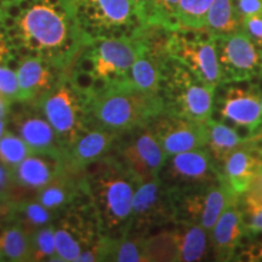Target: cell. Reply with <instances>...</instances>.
I'll return each mask as SVG.
<instances>
[{"label": "cell", "mask_w": 262, "mask_h": 262, "mask_svg": "<svg viewBox=\"0 0 262 262\" xmlns=\"http://www.w3.org/2000/svg\"><path fill=\"white\" fill-rule=\"evenodd\" d=\"M54 227L58 262H78L85 249L102 235L90 198L61 212Z\"/></svg>", "instance_id": "9"}, {"label": "cell", "mask_w": 262, "mask_h": 262, "mask_svg": "<svg viewBox=\"0 0 262 262\" xmlns=\"http://www.w3.org/2000/svg\"><path fill=\"white\" fill-rule=\"evenodd\" d=\"M149 126L159 140L168 158L186 150L208 146V123L193 122L185 118L163 113L153 119Z\"/></svg>", "instance_id": "15"}, {"label": "cell", "mask_w": 262, "mask_h": 262, "mask_svg": "<svg viewBox=\"0 0 262 262\" xmlns=\"http://www.w3.org/2000/svg\"><path fill=\"white\" fill-rule=\"evenodd\" d=\"M67 169L63 158L32 153L12 169L16 185L34 196Z\"/></svg>", "instance_id": "22"}, {"label": "cell", "mask_w": 262, "mask_h": 262, "mask_svg": "<svg viewBox=\"0 0 262 262\" xmlns=\"http://www.w3.org/2000/svg\"><path fill=\"white\" fill-rule=\"evenodd\" d=\"M216 88L203 84L169 56L164 64L160 96L165 113L199 123H209L215 110Z\"/></svg>", "instance_id": "6"}, {"label": "cell", "mask_w": 262, "mask_h": 262, "mask_svg": "<svg viewBox=\"0 0 262 262\" xmlns=\"http://www.w3.org/2000/svg\"><path fill=\"white\" fill-rule=\"evenodd\" d=\"M56 219L55 212L45 208L34 196H28L15 202L11 221L17 222L31 234L35 229L54 224Z\"/></svg>", "instance_id": "28"}, {"label": "cell", "mask_w": 262, "mask_h": 262, "mask_svg": "<svg viewBox=\"0 0 262 262\" xmlns=\"http://www.w3.org/2000/svg\"><path fill=\"white\" fill-rule=\"evenodd\" d=\"M165 113L163 98L122 84L103 90L90 101V118L94 126L122 134L145 125Z\"/></svg>", "instance_id": "4"}, {"label": "cell", "mask_w": 262, "mask_h": 262, "mask_svg": "<svg viewBox=\"0 0 262 262\" xmlns=\"http://www.w3.org/2000/svg\"><path fill=\"white\" fill-rule=\"evenodd\" d=\"M12 106L9 124L14 133L27 143L35 155L57 157L64 159V148L55 133L54 127L42 116L40 111L32 103H17Z\"/></svg>", "instance_id": "13"}, {"label": "cell", "mask_w": 262, "mask_h": 262, "mask_svg": "<svg viewBox=\"0 0 262 262\" xmlns=\"http://www.w3.org/2000/svg\"><path fill=\"white\" fill-rule=\"evenodd\" d=\"M162 172L164 181L178 187H205L221 179L217 164L204 147L171 156Z\"/></svg>", "instance_id": "14"}, {"label": "cell", "mask_w": 262, "mask_h": 262, "mask_svg": "<svg viewBox=\"0 0 262 262\" xmlns=\"http://www.w3.org/2000/svg\"><path fill=\"white\" fill-rule=\"evenodd\" d=\"M209 127V150L216 163H224L231 152L249 142L247 136H242L237 129L225 123L210 120Z\"/></svg>", "instance_id": "27"}, {"label": "cell", "mask_w": 262, "mask_h": 262, "mask_svg": "<svg viewBox=\"0 0 262 262\" xmlns=\"http://www.w3.org/2000/svg\"><path fill=\"white\" fill-rule=\"evenodd\" d=\"M119 134L100 126L90 127L66 150L64 163L68 170L84 171L88 166L106 157L113 149Z\"/></svg>", "instance_id": "21"}, {"label": "cell", "mask_w": 262, "mask_h": 262, "mask_svg": "<svg viewBox=\"0 0 262 262\" xmlns=\"http://www.w3.org/2000/svg\"><path fill=\"white\" fill-rule=\"evenodd\" d=\"M33 196L16 185L12 170L0 162V199L17 202L24 198Z\"/></svg>", "instance_id": "35"}, {"label": "cell", "mask_w": 262, "mask_h": 262, "mask_svg": "<svg viewBox=\"0 0 262 262\" xmlns=\"http://www.w3.org/2000/svg\"><path fill=\"white\" fill-rule=\"evenodd\" d=\"M15 202L0 199V226L10 222L12 219V211H14Z\"/></svg>", "instance_id": "42"}, {"label": "cell", "mask_w": 262, "mask_h": 262, "mask_svg": "<svg viewBox=\"0 0 262 262\" xmlns=\"http://www.w3.org/2000/svg\"><path fill=\"white\" fill-rule=\"evenodd\" d=\"M66 71L39 57H21L16 62V77L19 86V102H33L50 91Z\"/></svg>", "instance_id": "17"}, {"label": "cell", "mask_w": 262, "mask_h": 262, "mask_svg": "<svg viewBox=\"0 0 262 262\" xmlns=\"http://www.w3.org/2000/svg\"><path fill=\"white\" fill-rule=\"evenodd\" d=\"M168 55L178 61L203 84L219 88L222 72L219 63L216 39L205 29H175L170 32Z\"/></svg>", "instance_id": "8"}, {"label": "cell", "mask_w": 262, "mask_h": 262, "mask_svg": "<svg viewBox=\"0 0 262 262\" xmlns=\"http://www.w3.org/2000/svg\"><path fill=\"white\" fill-rule=\"evenodd\" d=\"M243 19L235 0H214L206 15L204 29L214 38L225 37L242 29Z\"/></svg>", "instance_id": "24"}, {"label": "cell", "mask_w": 262, "mask_h": 262, "mask_svg": "<svg viewBox=\"0 0 262 262\" xmlns=\"http://www.w3.org/2000/svg\"><path fill=\"white\" fill-rule=\"evenodd\" d=\"M0 97L12 104L19 102V86L16 72L8 64H0Z\"/></svg>", "instance_id": "36"}, {"label": "cell", "mask_w": 262, "mask_h": 262, "mask_svg": "<svg viewBox=\"0 0 262 262\" xmlns=\"http://www.w3.org/2000/svg\"><path fill=\"white\" fill-rule=\"evenodd\" d=\"M258 145H260V146H261V147H262V142H261V143H258Z\"/></svg>", "instance_id": "49"}, {"label": "cell", "mask_w": 262, "mask_h": 262, "mask_svg": "<svg viewBox=\"0 0 262 262\" xmlns=\"http://www.w3.org/2000/svg\"><path fill=\"white\" fill-rule=\"evenodd\" d=\"M12 106H14V104L10 103L9 101L5 100V98L0 97V119H9Z\"/></svg>", "instance_id": "43"}, {"label": "cell", "mask_w": 262, "mask_h": 262, "mask_svg": "<svg viewBox=\"0 0 262 262\" xmlns=\"http://www.w3.org/2000/svg\"><path fill=\"white\" fill-rule=\"evenodd\" d=\"M40 261H57L54 224L31 233V262Z\"/></svg>", "instance_id": "32"}, {"label": "cell", "mask_w": 262, "mask_h": 262, "mask_svg": "<svg viewBox=\"0 0 262 262\" xmlns=\"http://www.w3.org/2000/svg\"><path fill=\"white\" fill-rule=\"evenodd\" d=\"M242 198L244 202L262 204V169L255 175L247 193Z\"/></svg>", "instance_id": "39"}, {"label": "cell", "mask_w": 262, "mask_h": 262, "mask_svg": "<svg viewBox=\"0 0 262 262\" xmlns=\"http://www.w3.org/2000/svg\"><path fill=\"white\" fill-rule=\"evenodd\" d=\"M0 24L16 57H39L67 70L86 44L73 0H11L0 6Z\"/></svg>", "instance_id": "1"}, {"label": "cell", "mask_w": 262, "mask_h": 262, "mask_svg": "<svg viewBox=\"0 0 262 262\" xmlns=\"http://www.w3.org/2000/svg\"><path fill=\"white\" fill-rule=\"evenodd\" d=\"M261 110H262V96H261Z\"/></svg>", "instance_id": "48"}, {"label": "cell", "mask_w": 262, "mask_h": 262, "mask_svg": "<svg viewBox=\"0 0 262 262\" xmlns=\"http://www.w3.org/2000/svg\"><path fill=\"white\" fill-rule=\"evenodd\" d=\"M261 96L256 84H248V86L231 85L219 98V114L226 122L250 134L262 119Z\"/></svg>", "instance_id": "16"}, {"label": "cell", "mask_w": 262, "mask_h": 262, "mask_svg": "<svg viewBox=\"0 0 262 262\" xmlns=\"http://www.w3.org/2000/svg\"><path fill=\"white\" fill-rule=\"evenodd\" d=\"M0 253L4 261L31 262V234L15 221L2 225Z\"/></svg>", "instance_id": "25"}, {"label": "cell", "mask_w": 262, "mask_h": 262, "mask_svg": "<svg viewBox=\"0 0 262 262\" xmlns=\"http://www.w3.org/2000/svg\"><path fill=\"white\" fill-rule=\"evenodd\" d=\"M32 153L27 143L17 134L6 129L0 139V162L12 170Z\"/></svg>", "instance_id": "33"}, {"label": "cell", "mask_w": 262, "mask_h": 262, "mask_svg": "<svg viewBox=\"0 0 262 262\" xmlns=\"http://www.w3.org/2000/svg\"><path fill=\"white\" fill-rule=\"evenodd\" d=\"M143 234H125L112 237L108 253V261L117 262H147Z\"/></svg>", "instance_id": "30"}, {"label": "cell", "mask_w": 262, "mask_h": 262, "mask_svg": "<svg viewBox=\"0 0 262 262\" xmlns=\"http://www.w3.org/2000/svg\"><path fill=\"white\" fill-rule=\"evenodd\" d=\"M145 48L142 31L134 37L94 39L78 52L66 71L67 77L91 100L103 90L127 83L131 66Z\"/></svg>", "instance_id": "2"}, {"label": "cell", "mask_w": 262, "mask_h": 262, "mask_svg": "<svg viewBox=\"0 0 262 262\" xmlns=\"http://www.w3.org/2000/svg\"><path fill=\"white\" fill-rule=\"evenodd\" d=\"M8 124L9 119H0V139H2V136L4 135L6 129H8Z\"/></svg>", "instance_id": "45"}, {"label": "cell", "mask_w": 262, "mask_h": 262, "mask_svg": "<svg viewBox=\"0 0 262 262\" xmlns=\"http://www.w3.org/2000/svg\"><path fill=\"white\" fill-rule=\"evenodd\" d=\"M90 101L72 84L66 72L50 91L29 103L34 104L51 124L66 152L94 126L90 118Z\"/></svg>", "instance_id": "5"}, {"label": "cell", "mask_w": 262, "mask_h": 262, "mask_svg": "<svg viewBox=\"0 0 262 262\" xmlns=\"http://www.w3.org/2000/svg\"><path fill=\"white\" fill-rule=\"evenodd\" d=\"M84 176L102 234L119 238L129 233L134 194L141 182L112 150L88 166Z\"/></svg>", "instance_id": "3"}, {"label": "cell", "mask_w": 262, "mask_h": 262, "mask_svg": "<svg viewBox=\"0 0 262 262\" xmlns=\"http://www.w3.org/2000/svg\"><path fill=\"white\" fill-rule=\"evenodd\" d=\"M112 152L140 182L159 176L169 159L149 123L119 134Z\"/></svg>", "instance_id": "10"}, {"label": "cell", "mask_w": 262, "mask_h": 262, "mask_svg": "<svg viewBox=\"0 0 262 262\" xmlns=\"http://www.w3.org/2000/svg\"><path fill=\"white\" fill-rule=\"evenodd\" d=\"M179 0H153L147 26H157L169 31L179 29L176 12Z\"/></svg>", "instance_id": "34"}, {"label": "cell", "mask_w": 262, "mask_h": 262, "mask_svg": "<svg viewBox=\"0 0 262 262\" xmlns=\"http://www.w3.org/2000/svg\"><path fill=\"white\" fill-rule=\"evenodd\" d=\"M145 250L147 262L166 261L179 262L180 250L176 229L160 231L155 235L145 237Z\"/></svg>", "instance_id": "29"}, {"label": "cell", "mask_w": 262, "mask_h": 262, "mask_svg": "<svg viewBox=\"0 0 262 262\" xmlns=\"http://www.w3.org/2000/svg\"><path fill=\"white\" fill-rule=\"evenodd\" d=\"M176 220L175 198L171 185L159 176L137 186L133 199L131 224L127 234H143Z\"/></svg>", "instance_id": "11"}, {"label": "cell", "mask_w": 262, "mask_h": 262, "mask_svg": "<svg viewBox=\"0 0 262 262\" xmlns=\"http://www.w3.org/2000/svg\"><path fill=\"white\" fill-rule=\"evenodd\" d=\"M152 2L153 0H131L134 8L136 10V14L143 26H147V19H148Z\"/></svg>", "instance_id": "41"}, {"label": "cell", "mask_w": 262, "mask_h": 262, "mask_svg": "<svg viewBox=\"0 0 262 262\" xmlns=\"http://www.w3.org/2000/svg\"><path fill=\"white\" fill-rule=\"evenodd\" d=\"M0 261H4V257H3V255H2V253H0Z\"/></svg>", "instance_id": "47"}, {"label": "cell", "mask_w": 262, "mask_h": 262, "mask_svg": "<svg viewBox=\"0 0 262 262\" xmlns=\"http://www.w3.org/2000/svg\"><path fill=\"white\" fill-rule=\"evenodd\" d=\"M242 19L249 16L262 15V0H235Z\"/></svg>", "instance_id": "40"}, {"label": "cell", "mask_w": 262, "mask_h": 262, "mask_svg": "<svg viewBox=\"0 0 262 262\" xmlns=\"http://www.w3.org/2000/svg\"><path fill=\"white\" fill-rule=\"evenodd\" d=\"M214 0H179L178 19L179 29H204L206 15Z\"/></svg>", "instance_id": "31"}, {"label": "cell", "mask_w": 262, "mask_h": 262, "mask_svg": "<svg viewBox=\"0 0 262 262\" xmlns=\"http://www.w3.org/2000/svg\"><path fill=\"white\" fill-rule=\"evenodd\" d=\"M244 227L248 237L262 233V204L256 203H242Z\"/></svg>", "instance_id": "37"}, {"label": "cell", "mask_w": 262, "mask_h": 262, "mask_svg": "<svg viewBox=\"0 0 262 262\" xmlns=\"http://www.w3.org/2000/svg\"><path fill=\"white\" fill-rule=\"evenodd\" d=\"M75 17L88 40L134 37L142 25L131 0H73Z\"/></svg>", "instance_id": "7"}, {"label": "cell", "mask_w": 262, "mask_h": 262, "mask_svg": "<svg viewBox=\"0 0 262 262\" xmlns=\"http://www.w3.org/2000/svg\"><path fill=\"white\" fill-rule=\"evenodd\" d=\"M238 199L241 198L235 196L221 179L214 185L208 186L204 192V206L199 224L210 233L222 212Z\"/></svg>", "instance_id": "26"}, {"label": "cell", "mask_w": 262, "mask_h": 262, "mask_svg": "<svg viewBox=\"0 0 262 262\" xmlns=\"http://www.w3.org/2000/svg\"><path fill=\"white\" fill-rule=\"evenodd\" d=\"M242 28L248 33L258 48L262 49V15H254L243 19Z\"/></svg>", "instance_id": "38"}, {"label": "cell", "mask_w": 262, "mask_h": 262, "mask_svg": "<svg viewBox=\"0 0 262 262\" xmlns=\"http://www.w3.org/2000/svg\"><path fill=\"white\" fill-rule=\"evenodd\" d=\"M247 139L249 142H256V143L262 142V119L260 124H258V125L255 127L250 134H248Z\"/></svg>", "instance_id": "44"}, {"label": "cell", "mask_w": 262, "mask_h": 262, "mask_svg": "<svg viewBox=\"0 0 262 262\" xmlns=\"http://www.w3.org/2000/svg\"><path fill=\"white\" fill-rule=\"evenodd\" d=\"M210 245L216 261H231L248 237L244 227L241 201H235L222 212L210 231Z\"/></svg>", "instance_id": "20"}, {"label": "cell", "mask_w": 262, "mask_h": 262, "mask_svg": "<svg viewBox=\"0 0 262 262\" xmlns=\"http://www.w3.org/2000/svg\"><path fill=\"white\" fill-rule=\"evenodd\" d=\"M34 198L57 216L68 208L90 198L84 171L66 169L54 181L34 194Z\"/></svg>", "instance_id": "19"}, {"label": "cell", "mask_w": 262, "mask_h": 262, "mask_svg": "<svg viewBox=\"0 0 262 262\" xmlns=\"http://www.w3.org/2000/svg\"><path fill=\"white\" fill-rule=\"evenodd\" d=\"M11 2V0H0V6H2L3 4H5V3H9Z\"/></svg>", "instance_id": "46"}, {"label": "cell", "mask_w": 262, "mask_h": 262, "mask_svg": "<svg viewBox=\"0 0 262 262\" xmlns=\"http://www.w3.org/2000/svg\"><path fill=\"white\" fill-rule=\"evenodd\" d=\"M261 169L262 147L256 142H247L224 160L220 170L221 180L235 196L242 198Z\"/></svg>", "instance_id": "18"}, {"label": "cell", "mask_w": 262, "mask_h": 262, "mask_svg": "<svg viewBox=\"0 0 262 262\" xmlns=\"http://www.w3.org/2000/svg\"><path fill=\"white\" fill-rule=\"evenodd\" d=\"M176 227L180 261H202L209 254L210 234L198 222H180Z\"/></svg>", "instance_id": "23"}, {"label": "cell", "mask_w": 262, "mask_h": 262, "mask_svg": "<svg viewBox=\"0 0 262 262\" xmlns=\"http://www.w3.org/2000/svg\"><path fill=\"white\" fill-rule=\"evenodd\" d=\"M216 39L222 84L250 83L262 78V49L243 28Z\"/></svg>", "instance_id": "12"}]
</instances>
